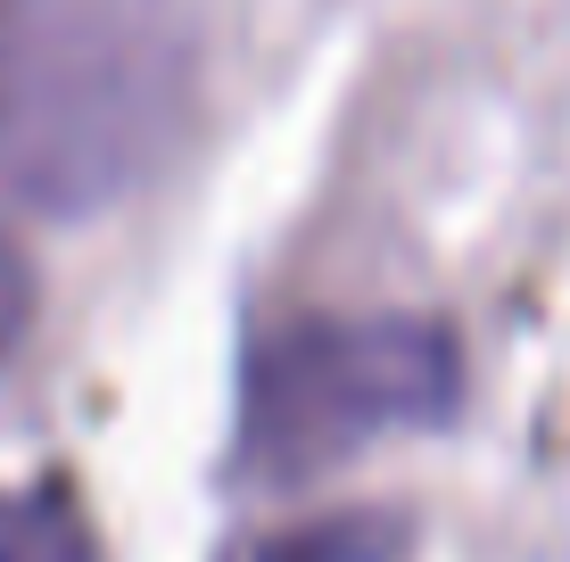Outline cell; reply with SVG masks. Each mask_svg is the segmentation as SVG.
<instances>
[{
	"mask_svg": "<svg viewBox=\"0 0 570 562\" xmlns=\"http://www.w3.org/2000/svg\"><path fill=\"white\" fill-rule=\"evenodd\" d=\"M190 91L174 0H0V190L91 216L166 158Z\"/></svg>",
	"mask_w": 570,
	"mask_h": 562,
	"instance_id": "cell-1",
	"label": "cell"
},
{
	"mask_svg": "<svg viewBox=\"0 0 570 562\" xmlns=\"http://www.w3.org/2000/svg\"><path fill=\"white\" fill-rule=\"evenodd\" d=\"M463 405V347L430 315H331L248 347L240 472L314 480L397 431H439Z\"/></svg>",
	"mask_w": 570,
	"mask_h": 562,
	"instance_id": "cell-2",
	"label": "cell"
},
{
	"mask_svg": "<svg viewBox=\"0 0 570 562\" xmlns=\"http://www.w3.org/2000/svg\"><path fill=\"white\" fill-rule=\"evenodd\" d=\"M0 562H108V554L91 513L58 480H33V489H0Z\"/></svg>",
	"mask_w": 570,
	"mask_h": 562,
	"instance_id": "cell-3",
	"label": "cell"
},
{
	"mask_svg": "<svg viewBox=\"0 0 570 562\" xmlns=\"http://www.w3.org/2000/svg\"><path fill=\"white\" fill-rule=\"evenodd\" d=\"M389 554H397V521L389 513H331V521L265 538L248 562H389Z\"/></svg>",
	"mask_w": 570,
	"mask_h": 562,
	"instance_id": "cell-4",
	"label": "cell"
},
{
	"mask_svg": "<svg viewBox=\"0 0 570 562\" xmlns=\"http://www.w3.org/2000/svg\"><path fill=\"white\" fill-rule=\"evenodd\" d=\"M26 323H33V265H26V248L0 231V364L17 356Z\"/></svg>",
	"mask_w": 570,
	"mask_h": 562,
	"instance_id": "cell-5",
	"label": "cell"
}]
</instances>
